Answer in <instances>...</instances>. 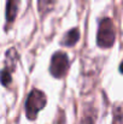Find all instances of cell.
Instances as JSON below:
<instances>
[{"label":"cell","instance_id":"1","mask_svg":"<svg viewBox=\"0 0 123 124\" xmlns=\"http://www.w3.org/2000/svg\"><path fill=\"white\" fill-rule=\"evenodd\" d=\"M46 102L47 99L43 92L39 89H33L25 101V115L28 119L34 121L38 117V113L46 106Z\"/></svg>","mask_w":123,"mask_h":124},{"label":"cell","instance_id":"2","mask_svg":"<svg viewBox=\"0 0 123 124\" xmlns=\"http://www.w3.org/2000/svg\"><path fill=\"white\" fill-rule=\"evenodd\" d=\"M116 39L115 33V25L110 18H104L98 29V36H97V43L101 48H110Z\"/></svg>","mask_w":123,"mask_h":124},{"label":"cell","instance_id":"3","mask_svg":"<svg viewBox=\"0 0 123 124\" xmlns=\"http://www.w3.org/2000/svg\"><path fill=\"white\" fill-rule=\"evenodd\" d=\"M69 69V58L64 52H56L51 59L49 72L56 78H62L66 75Z\"/></svg>","mask_w":123,"mask_h":124},{"label":"cell","instance_id":"4","mask_svg":"<svg viewBox=\"0 0 123 124\" xmlns=\"http://www.w3.org/2000/svg\"><path fill=\"white\" fill-rule=\"evenodd\" d=\"M79 40H80V30H79L77 28H74V29L69 30V31L64 35V38H63V40L60 41V43H62L63 46L73 47V46H75V45L77 43Z\"/></svg>","mask_w":123,"mask_h":124},{"label":"cell","instance_id":"5","mask_svg":"<svg viewBox=\"0 0 123 124\" xmlns=\"http://www.w3.org/2000/svg\"><path fill=\"white\" fill-rule=\"evenodd\" d=\"M18 6H19V0H7V5H6V19L8 23L13 22V19L17 16V11H18Z\"/></svg>","mask_w":123,"mask_h":124},{"label":"cell","instance_id":"6","mask_svg":"<svg viewBox=\"0 0 123 124\" xmlns=\"http://www.w3.org/2000/svg\"><path fill=\"white\" fill-rule=\"evenodd\" d=\"M17 59H18V53L16 52L15 48H10L7 52H6V69L13 71L15 68H16V63H17Z\"/></svg>","mask_w":123,"mask_h":124},{"label":"cell","instance_id":"7","mask_svg":"<svg viewBox=\"0 0 123 124\" xmlns=\"http://www.w3.org/2000/svg\"><path fill=\"white\" fill-rule=\"evenodd\" d=\"M11 74H12V71L8 70V69H6V68L0 71V82H1V84H2L4 87L10 85L11 82H12V76H11Z\"/></svg>","mask_w":123,"mask_h":124},{"label":"cell","instance_id":"8","mask_svg":"<svg viewBox=\"0 0 123 124\" xmlns=\"http://www.w3.org/2000/svg\"><path fill=\"white\" fill-rule=\"evenodd\" d=\"M53 0H39V10L41 13L48 12L53 7Z\"/></svg>","mask_w":123,"mask_h":124},{"label":"cell","instance_id":"9","mask_svg":"<svg viewBox=\"0 0 123 124\" xmlns=\"http://www.w3.org/2000/svg\"><path fill=\"white\" fill-rule=\"evenodd\" d=\"M122 117H121V108L120 107H117V113H116V116H115V122L114 124H121V119Z\"/></svg>","mask_w":123,"mask_h":124},{"label":"cell","instance_id":"10","mask_svg":"<svg viewBox=\"0 0 123 124\" xmlns=\"http://www.w3.org/2000/svg\"><path fill=\"white\" fill-rule=\"evenodd\" d=\"M56 123L57 124H65V117H64V113L60 111L59 112V117H58V119L56 121Z\"/></svg>","mask_w":123,"mask_h":124}]
</instances>
